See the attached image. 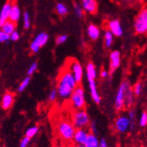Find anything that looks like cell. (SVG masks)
Instances as JSON below:
<instances>
[{
  "mask_svg": "<svg viewBox=\"0 0 147 147\" xmlns=\"http://www.w3.org/2000/svg\"><path fill=\"white\" fill-rule=\"evenodd\" d=\"M77 86L78 83L76 82L74 77H73L66 66L64 69H62L60 71L57 77V95H59V96L63 99H68L70 98L72 91L76 88Z\"/></svg>",
  "mask_w": 147,
  "mask_h": 147,
  "instance_id": "obj_1",
  "label": "cell"
},
{
  "mask_svg": "<svg viewBox=\"0 0 147 147\" xmlns=\"http://www.w3.org/2000/svg\"><path fill=\"white\" fill-rule=\"evenodd\" d=\"M71 123L75 129H85L89 126L90 117L84 109H76V111L72 114Z\"/></svg>",
  "mask_w": 147,
  "mask_h": 147,
  "instance_id": "obj_2",
  "label": "cell"
},
{
  "mask_svg": "<svg viewBox=\"0 0 147 147\" xmlns=\"http://www.w3.org/2000/svg\"><path fill=\"white\" fill-rule=\"evenodd\" d=\"M76 129L72 125L71 123L63 120L60 121L57 124V133L58 135L65 141L73 140Z\"/></svg>",
  "mask_w": 147,
  "mask_h": 147,
  "instance_id": "obj_3",
  "label": "cell"
},
{
  "mask_svg": "<svg viewBox=\"0 0 147 147\" xmlns=\"http://www.w3.org/2000/svg\"><path fill=\"white\" fill-rule=\"evenodd\" d=\"M70 103L75 109H82L85 105V91L84 88L80 86H77L76 88L72 91L70 96Z\"/></svg>",
  "mask_w": 147,
  "mask_h": 147,
  "instance_id": "obj_4",
  "label": "cell"
},
{
  "mask_svg": "<svg viewBox=\"0 0 147 147\" xmlns=\"http://www.w3.org/2000/svg\"><path fill=\"white\" fill-rule=\"evenodd\" d=\"M135 31L138 34H145L147 32V9L144 7L141 10L135 20Z\"/></svg>",
  "mask_w": 147,
  "mask_h": 147,
  "instance_id": "obj_5",
  "label": "cell"
},
{
  "mask_svg": "<svg viewBox=\"0 0 147 147\" xmlns=\"http://www.w3.org/2000/svg\"><path fill=\"white\" fill-rule=\"evenodd\" d=\"M67 67L71 73L73 77H74L76 82L78 84L80 83L83 78V75H84V69H83L82 65L78 61L70 59V62H68L67 64Z\"/></svg>",
  "mask_w": 147,
  "mask_h": 147,
  "instance_id": "obj_6",
  "label": "cell"
},
{
  "mask_svg": "<svg viewBox=\"0 0 147 147\" xmlns=\"http://www.w3.org/2000/svg\"><path fill=\"white\" fill-rule=\"evenodd\" d=\"M49 40V35L46 32H41L35 37L34 40L30 45V49L33 53H37L39 50L46 45Z\"/></svg>",
  "mask_w": 147,
  "mask_h": 147,
  "instance_id": "obj_7",
  "label": "cell"
},
{
  "mask_svg": "<svg viewBox=\"0 0 147 147\" xmlns=\"http://www.w3.org/2000/svg\"><path fill=\"white\" fill-rule=\"evenodd\" d=\"M129 82L124 81L121 83L115 99V108L116 110H122L124 108V91Z\"/></svg>",
  "mask_w": 147,
  "mask_h": 147,
  "instance_id": "obj_8",
  "label": "cell"
},
{
  "mask_svg": "<svg viewBox=\"0 0 147 147\" xmlns=\"http://www.w3.org/2000/svg\"><path fill=\"white\" fill-rule=\"evenodd\" d=\"M130 125H131V121L129 120L128 117H126V116L118 117L115 123L116 131H119L120 133L126 132L129 129H130Z\"/></svg>",
  "mask_w": 147,
  "mask_h": 147,
  "instance_id": "obj_9",
  "label": "cell"
},
{
  "mask_svg": "<svg viewBox=\"0 0 147 147\" xmlns=\"http://www.w3.org/2000/svg\"><path fill=\"white\" fill-rule=\"evenodd\" d=\"M135 102V95L133 94L132 88L129 82L125 88L124 91V107L131 108Z\"/></svg>",
  "mask_w": 147,
  "mask_h": 147,
  "instance_id": "obj_10",
  "label": "cell"
},
{
  "mask_svg": "<svg viewBox=\"0 0 147 147\" xmlns=\"http://www.w3.org/2000/svg\"><path fill=\"white\" fill-rule=\"evenodd\" d=\"M81 7L83 11L91 13V14H94L97 11L98 9V5L96 0H81Z\"/></svg>",
  "mask_w": 147,
  "mask_h": 147,
  "instance_id": "obj_11",
  "label": "cell"
},
{
  "mask_svg": "<svg viewBox=\"0 0 147 147\" xmlns=\"http://www.w3.org/2000/svg\"><path fill=\"white\" fill-rule=\"evenodd\" d=\"M89 135V131L85 129H77L73 137V141L77 144H84L85 142L87 136Z\"/></svg>",
  "mask_w": 147,
  "mask_h": 147,
  "instance_id": "obj_12",
  "label": "cell"
},
{
  "mask_svg": "<svg viewBox=\"0 0 147 147\" xmlns=\"http://www.w3.org/2000/svg\"><path fill=\"white\" fill-rule=\"evenodd\" d=\"M107 26H108V31L116 37H121L123 34L122 27L120 22L116 20L109 21L107 24Z\"/></svg>",
  "mask_w": 147,
  "mask_h": 147,
  "instance_id": "obj_13",
  "label": "cell"
},
{
  "mask_svg": "<svg viewBox=\"0 0 147 147\" xmlns=\"http://www.w3.org/2000/svg\"><path fill=\"white\" fill-rule=\"evenodd\" d=\"M121 65V53L119 51H113L110 53V70L111 72L116 71Z\"/></svg>",
  "mask_w": 147,
  "mask_h": 147,
  "instance_id": "obj_14",
  "label": "cell"
},
{
  "mask_svg": "<svg viewBox=\"0 0 147 147\" xmlns=\"http://www.w3.org/2000/svg\"><path fill=\"white\" fill-rule=\"evenodd\" d=\"M87 80H88V83H89V88H90V93H91L92 98H93V100L95 103L99 104L101 101V98L98 93L95 79H87Z\"/></svg>",
  "mask_w": 147,
  "mask_h": 147,
  "instance_id": "obj_15",
  "label": "cell"
},
{
  "mask_svg": "<svg viewBox=\"0 0 147 147\" xmlns=\"http://www.w3.org/2000/svg\"><path fill=\"white\" fill-rule=\"evenodd\" d=\"M12 4L11 3H6L2 7V10L0 11V26H3L5 22L9 20V16H10V11L12 8Z\"/></svg>",
  "mask_w": 147,
  "mask_h": 147,
  "instance_id": "obj_16",
  "label": "cell"
},
{
  "mask_svg": "<svg viewBox=\"0 0 147 147\" xmlns=\"http://www.w3.org/2000/svg\"><path fill=\"white\" fill-rule=\"evenodd\" d=\"M21 18V10L17 5H12L11 11H10V16H9V20L13 22V23H17L19 21Z\"/></svg>",
  "mask_w": 147,
  "mask_h": 147,
  "instance_id": "obj_17",
  "label": "cell"
},
{
  "mask_svg": "<svg viewBox=\"0 0 147 147\" xmlns=\"http://www.w3.org/2000/svg\"><path fill=\"white\" fill-rule=\"evenodd\" d=\"M14 101V96L12 93H6L4 95L3 98H2V108L4 109H8L12 107V103Z\"/></svg>",
  "mask_w": 147,
  "mask_h": 147,
  "instance_id": "obj_18",
  "label": "cell"
},
{
  "mask_svg": "<svg viewBox=\"0 0 147 147\" xmlns=\"http://www.w3.org/2000/svg\"><path fill=\"white\" fill-rule=\"evenodd\" d=\"M99 142L100 141L95 134L89 133L85 142L84 143V145L85 147H99Z\"/></svg>",
  "mask_w": 147,
  "mask_h": 147,
  "instance_id": "obj_19",
  "label": "cell"
},
{
  "mask_svg": "<svg viewBox=\"0 0 147 147\" xmlns=\"http://www.w3.org/2000/svg\"><path fill=\"white\" fill-rule=\"evenodd\" d=\"M87 34L93 40H96L99 39L101 34L100 29L94 25H90L87 28Z\"/></svg>",
  "mask_w": 147,
  "mask_h": 147,
  "instance_id": "obj_20",
  "label": "cell"
},
{
  "mask_svg": "<svg viewBox=\"0 0 147 147\" xmlns=\"http://www.w3.org/2000/svg\"><path fill=\"white\" fill-rule=\"evenodd\" d=\"M97 76L96 67L94 63H88L86 66V77L87 79H95Z\"/></svg>",
  "mask_w": 147,
  "mask_h": 147,
  "instance_id": "obj_21",
  "label": "cell"
},
{
  "mask_svg": "<svg viewBox=\"0 0 147 147\" xmlns=\"http://www.w3.org/2000/svg\"><path fill=\"white\" fill-rule=\"evenodd\" d=\"M0 27H1V30L4 32H5L6 34L10 35L12 32L15 31V23L8 20L7 22H5L3 26H1Z\"/></svg>",
  "mask_w": 147,
  "mask_h": 147,
  "instance_id": "obj_22",
  "label": "cell"
},
{
  "mask_svg": "<svg viewBox=\"0 0 147 147\" xmlns=\"http://www.w3.org/2000/svg\"><path fill=\"white\" fill-rule=\"evenodd\" d=\"M104 40H105V45L107 47H110L113 44V40H114V35L110 32L108 30L105 32L104 34Z\"/></svg>",
  "mask_w": 147,
  "mask_h": 147,
  "instance_id": "obj_23",
  "label": "cell"
},
{
  "mask_svg": "<svg viewBox=\"0 0 147 147\" xmlns=\"http://www.w3.org/2000/svg\"><path fill=\"white\" fill-rule=\"evenodd\" d=\"M57 11L58 12V14L64 16L68 13V7L63 3H58L57 5Z\"/></svg>",
  "mask_w": 147,
  "mask_h": 147,
  "instance_id": "obj_24",
  "label": "cell"
},
{
  "mask_svg": "<svg viewBox=\"0 0 147 147\" xmlns=\"http://www.w3.org/2000/svg\"><path fill=\"white\" fill-rule=\"evenodd\" d=\"M30 76H27V77H26L22 82H21V83L20 84V86H19V88H18V90H19V92H22V91H24L26 88H27V87L29 85V83H30Z\"/></svg>",
  "mask_w": 147,
  "mask_h": 147,
  "instance_id": "obj_25",
  "label": "cell"
},
{
  "mask_svg": "<svg viewBox=\"0 0 147 147\" xmlns=\"http://www.w3.org/2000/svg\"><path fill=\"white\" fill-rule=\"evenodd\" d=\"M37 132H38V127H36V126L30 127L29 129H27V131L26 132V137L31 138L37 134Z\"/></svg>",
  "mask_w": 147,
  "mask_h": 147,
  "instance_id": "obj_26",
  "label": "cell"
},
{
  "mask_svg": "<svg viewBox=\"0 0 147 147\" xmlns=\"http://www.w3.org/2000/svg\"><path fill=\"white\" fill-rule=\"evenodd\" d=\"M132 91H133V94L135 95V96H140L141 93H142V91H143V85H142V83L137 82V84H135V86L132 88Z\"/></svg>",
  "mask_w": 147,
  "mask_h": 147,
  "instance_id": "obj_27",
  "label": "cell"
},
{
  "mask_svg": "<svg viewBox=\"0 0 147 147\" xmlns=\"http://www.w3.org/2000/svg\"><path fill=\"white\" fill-rule=\"evenodd\" d=\"M23 24H24V27L26 29L29 28L30 27V25H31V22H30V16L28 14L27 11H25L24 12V16H23Z\"/></svg>",
  "mask_w": 147,
  "mask_h": 147,
  "instance_id": "obj_28",
  "label": "cell"
},
{
  "mask_svg": "<svg viewBox=\"0 0 147 147\" xmlns=\"http://www.w3.org/2000/svg\"><path fill=\"white\" fill-rule=\"evenodd\" d=\"M139 123L141 127H145L147 125V113L145 111H144L141 114L140 117V120H139Z\"/></svg>",
  "mask_w": 147,
  "mask_h": 147,
  "instance_id": "obj_29",
  "label": "cell"
},
{
  "mask_svg": "<svg viewBox=\"0 0 147 147\" xmlns=\"http://www.w3.org/2000/svg\"><path fill=\"white\" fill-rule=\"evenodd\" d=\"M37 67H38L37 63H36V62L32 63V64H31V66H30V67H29V68H28V71H27V75H28V76H32L33 74H34L36 70H37Z\"/></svg>",
  "mask_w": 147,
  "mask_h": 147,
  "instance_id": "obj_30",
  "label": "cell"
},
{
  "mask_svg": "<svg viewBox=\"0 0 147 147\" xmlns=\"http://www.w3.org/2000/svg\"><path fill=\"white\" fill-rule=\"evenodd\" d=\"M57 89H52L50 92H49V100L50 102H53L57 99Z\"/></svg>",
  "mask_w": 147,
  "mask_h": 147,
  "instance_id": "obj_31",
  "label": "cell"
},
{
  "mask_svg": "<svg viewBox=\"0 0 147 147\" xmlns=\"http://www.w3.org/2000/svg\"><path fill=\"white\" fill-rule=\"evenodd\" d=\"M10 40L9 35L4 32L2 30H0V42H6Z\"/></svg>",
  "mask_w": 147,
  "mask_h": 147,
  "instance_id": "obj_32",
  "label": "cell"
},
{
  "mask_svg": "<svg viewBox=\"0 0 147 147\" xmlns=\"http://www.w3.org/2000/svg\"><path fill=\"white\" fill-rule=\"evenodd\" d=\"M67 39H68L67 35H64V34H63V35H59V36L57 37V40H56L57 44H58V45H60V44H64V43L67 40Z\"/></svg>",
  "mask_w": 147,
  "mask_h": 147,
  "instance_id": "obj_33",
  "label": "cell"
},
{
  "mask_svg": "<svg viewBox=\"0 0 147 147\" xmlns=\"http://www.w3.org/2000/svg\"><path fill=\"white\" fill-rule=\"evenodd\" d=\"M74 11H75L76 14L78 15V17L81 18L83 16V9H82V7L79 5L75 4V5H74Z\"/></svg>",
  "mask_w": 147,
  "mask_h": 147,
  "instance_id": "obj_34",
  "label": "cell"
},
{
  "mask_svg": "<svg viewBox=\"0 0 147 147\" xmlns=\"http://www.w3.org/2000/svg\"><path fill=\"white\" fill-rule=\"evenodd\" d=\"M9 38H10L11 40L16 41V40H18L20 39V33L18 32L17 31H14V32H12L9 35Z\"/></svg>",
  "mask_w": 147,
  "mask_h": 147,
  "instance_id": "obj_35",
  "label": "cell"
},
{
  "mask_svg": "<svg viewBox=\"0 0 147 147\" xmlns=\"http://www.w3.org/2000/svg\"><path fill=\"white\" fill-rule=\"evenodd\" d=\"M29 142H30V138H27V137L23 138L21 142V147H27L28 145Z\"/></svg>",
  "mask_w": 147,
  "mask_h": 147,
  "instance_id": "obj_36",
  "label": "cell"
},
{
  "mask_svg": "<svg viewBox=\"0 0 147 147\" xmlns=\"http://www.w3.org/2000/svg\"><path fill=\"white\" fill-rule=\"evenodd\" d=\"M90 125V129H91V131L93 134H96L97 133V128H96V124L94 122H92L89 123Z\"/></svg>",
  "mask_w": 147,
  "mask_h": 147,
  "instance_id": "obj_37",
  "label": "cell"
},
{
  "mask_svg": "<svg viewBox=\"0 0 147 147\" xmlns=\"http://www.w3.org/2000/svg\"><path fill=\"white\" fill-rule=\"evenodd\" d=\"M99 147H107V143L105 139H101V142H99Z\"/></svg>",
  "mask_w": 147,
  "mask_h": 147,
  "instance_id": "obj_38",
  "label": "cell"
},
{
  "mask_svg": "<svg viewBox=\"0 0 147 147\" xmlns=\"http://www.w3.org/2000/svg\"><path fill=\"white\" fill-rule=\"evenodd\" d=\"M101 76L102 78H106V77H107V76H108V72L106 71V70H102L101 73Z\"/></svg>",
  "mask_w": 147,
  "mask_h": 147,
  "instance_id": "obj_39",
  "label": "cell"
},
{
  "mask_svg": "<svg viewBox=\"0 0 147 147\" xmlns=\"http://www.w3.org/2000/svg\"><path fill=\"white\" fill-rule=\"evenodd\" d=\"M74 147H85V146L84 144H76Z\"/></svg>",
  "mask_w": 147,
  "mask_h": 147,
  "instance_id": "obj_40",
  "label": "cell"
},
{
  "mask_svg": "<svg viewBox=\"0 0 147 147\" xmlns=\"http://www.w3.org/2000/svg\"><path fill=\"white\" fill-rule=\"evenodd\" d=\"M122 1H124V2H129V1H131V0H122Z\"/></svg>",
  "mask_w": 147,
  "mask_h": 147,
  "instance_id": "obj_41",
  "label": "cell"
},
{
  "mask_svg": "<svg viewBox=\"0 0 147 147\" xmlns=\"http://www.w3.org/2000/svg\"><path fill=\"white\" fill-rule=\"evenodd\" d=\"M136 1H137V2H142L143 0H136Z\"/></svg>",
  "mask_w": 147,
  "mask_h": 147,
  "instance_id": "obj_42",
  "label": "cell"
}]
</instances>
